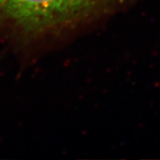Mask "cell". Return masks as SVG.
<instances>
[{"instance_id":"1","label":"cell","mask_w":160,"mask_h":160,"mask_svg":"<svg viewBox=\"0 0 160 160\" xmlns=\"http://www.w3.org/2000/svg\"><path fill=\"white\" fill-rule=\"evenodd\" d=\"M108 0H0V19L27 29L72 21Z\"/></svg>"}]
</instances>
